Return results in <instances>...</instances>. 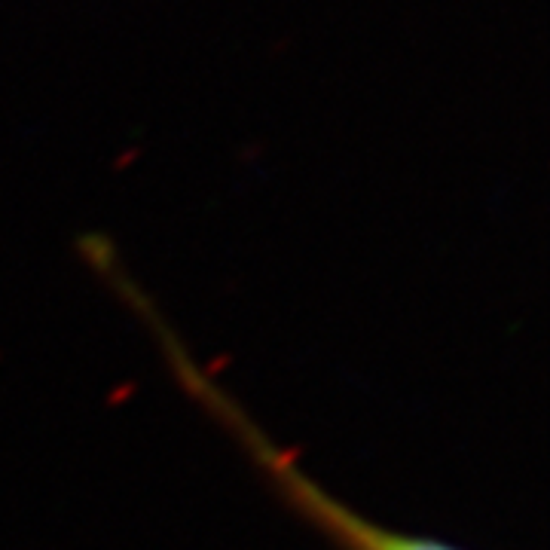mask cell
<instances>
[{
    "mask_svg": "<svg viewBox=\"0 0 550 550\" xmlns=\"http://www.w3.org/2000/svg\"><path fill=\"white\" fill-rule=\"evenodd\" d=\"M77 248L83 260L92 266V272L101 282L110 285V291H117V297L141 318L147 327V334L156 340L162 361L169 364L175 382L190 395V401L205 410L220 428H224L242 453L254 462V468L263 474V480L272 486V492L300 517L306 520L315 532H321L337 550H462L447 541L437 538H422L398 529H385L346 502H340L337 495H330L312 474H306L297 459L282 450L275 440L254 422V416L220 385V379L205 370L190 346L175 334V327L165 321L153 297L132 279V272L123 266L117 245L101 233H83L77 239Z\"/></svg>",
    "mask_w": 550,
    "mask_h": 550,
    "instance_id": "1",
    "label": "cell"
},
{
    "mask_svg": "<svg viewBox=\"0 0 550 550\" xmlns=\"http://www.w3.org/2000/svg\"><path fill=\"white\" fill-rule=\"evenodd\" d=\"M288 49H291V34H282L279 40L269 46V59H279V55H285Z\"/></svg>",
    "mask_w": 550,
    "mask_h": 550,
    "instance_id": "2",
    "label": "cell"
}]
</instances>
